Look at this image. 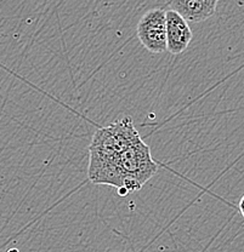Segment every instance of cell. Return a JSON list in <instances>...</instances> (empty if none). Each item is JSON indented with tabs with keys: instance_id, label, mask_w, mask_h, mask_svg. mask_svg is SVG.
Wrapping results in <instances>:
<instances>
[{
	"instance_id": "ba28073f",
	"label": "cell",
	"mask_w": 244,
	"mask_h": 252,
	"mask_svg": "<svg viewBox=\"0 0 244 252\" xmlns=\"http://www.w3.org/2000/svg\"><path fill=\"white\" fill-rule=\"evenodd\" d=\"M165 1H167V4H169V2H172L173 0H165Z\"/></svg>"
},
{
	"instance_id": "5b68a950",
	"label": "cell",
	"mask_w": 244,
	"mask_h": 252,
	"mask_svg": "<svg viewBox=\"0 0 244 252\" xmlns=\"http://www.w3.org/2000/svg\"><path fill=\"white\" fill-rule=\"evenodd\" d=\"M217 2L219 0H173L168 5L186 21L202 22L216 12Z\"/></svg>"
},
{
	"instance_id": "6da1fadb",
	"label": "cell",
	"mask_w": 244,
	"mask_h": 252,
	"mask_svg": "<svg viewBox=\"0 0 244 252\" xmlns=\"http://www.w3.org/2000/svg\"><path fill=\"white\" fill-rule=\"evenodd\" d=\"M117 164L123 176L120 188L127 189L128 193L140 190L158 171L151 149L141 138L118 153Z\"/></svg>"
},
{
	"instance_id": "8992f818",
	"label": "cell",
	"mask_w": 244,
	"mask_h": 252,
	"mask_svg": "<svg viewBox=\"0 0 244 252\" xmlns=\"http://www.w3.org/2000/svg\"><path fill=\"white\" fill-rule=\"evenodd\" d=\"M240 210H241V214L243 215V198H241V201H240Z\"/></svg>"
},
{
	"instance_id": "3957f363",
	"label": "cell",
	"mask_w": 244,
	"mask_h": 252,
	"mask_svg": "<svg viewBox=\"0 0 244 252\" xmlns=\"http://www.w3.org/2000/svg\"><path fill=\"white\" fill-rule=\"evenodd\" d=\"M136 32L139 40L149 52L162 54L167 51L165 11L163 9L148 10L139 21Z\"/></svg>"
},
{
	"instance_id": "277c9868",
	"label": "cell",
	"mask_w": 244,
	"mask_h": 252,
	"mask_svg": "<svg viewBox=\"0 0 244 252\" xmlns=\"http://www.w3.org/2000/svg\"><path fill=\"white\" fill-rule=\"evenodd\" d=\"M165 39L167 51L173 55L185 51L192 40V31L187 21L174 10L165 11Z\"/></svg>"
},
{
	"instance_id": "7a4b0ae2",
	"label": "cell",
	"mask_w": 244,
	"mask_h": 252,
	"mask_svg": "<svg viewBox=\"0 0 244 252\" xmlns=\"http://www.w3.org/2000/svg\"><path fill=\"white\" fill-rule=\"evenodd\" d=\"M140 137L133 119L124 117L94 133L89 146L90 159H112Z\"/></svg>"
},
{
	"instance_id": "52a82bcc",
	"label": "cell",
	"mask_w": 244,
	"mask_h": 252,
	"mask_svg": "<svg viewBox=\"0 0 244 252\" xmlns=\"http://www.w3.org/2000/svg\"><path fill=\"white\" fill-rule=\"evenodd\" d=\"M7 252H20V251H18L17 249H10V250L7 251Z\"/></svg>"
}]
</instances>
